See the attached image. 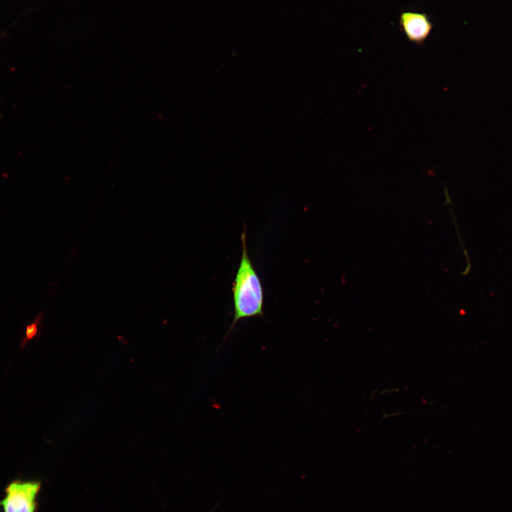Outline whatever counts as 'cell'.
<instances>
[{
  "label": "cell",
  "mask_w": 512,
  "mask_h": 512,
  "mask_svg": "<svg viewBox=\"0 0 512 512\" xmlns=\"http://www.w3.org/2000/svg\"><path fill=\"white\" fill-rule=\"evenodd\" d=\"M41 482L36 480L16 479L5 488V495L0 501L3 512H36L37 496Z\"/></svg>",
  "instance_id": "cell-2"
},
{
  "label": "cell",
  "mask_w": 512,
  "mask_h": 512,
  "mask_svg": "<svg viewBox=\"0 0 512 512\" xmlns=\"http://www.w3.org/2000/svg\"><path fill=\"white\" fill-rule=\"evenodd\" d=\"M242 254L233 284L234 316L233 323L223 339L229 336L237 323L250 317H263L264 294L260 279L248 256L245 230L241 235Z\"/></svg>",
  "instance_id": "cell-1"
},
{
  "label": "cell",
  "mask_w": 512,
  "mask_h": 512,
  "mask_svg": "<svg viewBox=\"0 0 512 512\" xmlns=\"http://www.w3.org/2000/svg\"><path fill=\"white\" fill-rule=\"evenodd\" d=\"M43 314H40L33 321L32 324L28 325L26 329V336L23 338V341L21 346L23 347L26 345L28 340L32 339L35 336L40 334L41 326L40 322L42 319Z\"/></svg>",
  "instance_id": "cell-4"
},
{
  "label": "cell",
  "mask_w": 512,
  "mask_h": 512,
  "mask_svg": "<svg viewBox=\"0 0 512 512\" xmlns=\"http://www.w3.org/2000/svg\"><path fill=\"white\" fill-rule=\"evenodd\" d=\"M399 26L408 41L423 45L432 33L433 23L426 13L403 11L399 16Z\"/></svg>",
  "instance_id": "cell-3"
}]
</instances>
